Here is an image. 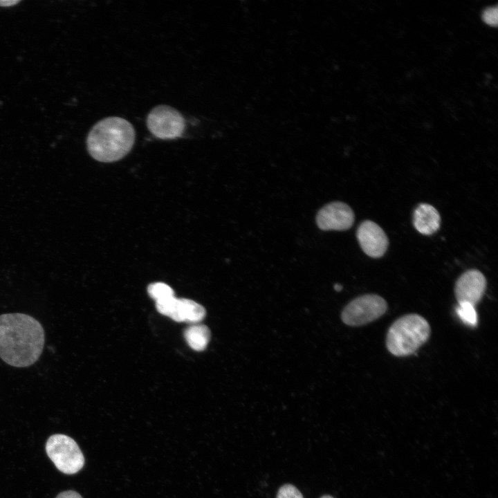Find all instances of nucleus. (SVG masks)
<instances>
[{"mask_svg":"<svg viewBox=\"0 0 498 498\" xmlns=\"http://www.w3.org/2000/svg\"><path fill=\"white\" fill-rule=\"evenodd\" d=\"M333 288L335 290L338 292L340 291L342 289V286L340 284H335Z\"/></svg>","mask_w":498,"mask_h":498,"instance_id":"nucleus-19","label":"nucleus"},{"mask_svg":"<svg viewBox=\"0 0 498 498\" xmlns=\"http://www.w3.org/2000/svg\"><path fill=\"white\" fill-rule=\"evenodd\" d=\"M387 310V303L384 298L367 294L350 302L343 309L341 318L349 326H362L378 319Z\"/></svg>","mask_w":498,"mask_h":498,"instance_id":"nucleus-5","label":"nucleus"},{"mask_svg":"<svg viewBox=\"0 0 498 498\" xmlns=\"http://www.w3.org/2000/svg\"><path fill=\"white\" fill-rule=\"evenodd\" d=\"M276 498H304L300 491L293 485L285 484L280 487Z\"/></svg>","mask_w":498,"mask_h":498,"instance_id":"nucleus-15","label":"nucleus"},{"mask_svg":"<svg viewBox=\"0 0 498 498\" xmlns=\"http://www.w3.org/2000/svg\"><path fill=\"white\" fill-rule=\"evenodd\" d=\"M486 279L479 270L471 269L464 272L454 286L458 303H468L476 306L486 291Z\"/></svg>","mask_w":498,"mask_h":498,"instance_id":"nucleus-8","label":"nucleus"},{"mask_svg":"<svg viewBox=\"0 0 498 498\" xmlns=\"http://www.w3.org/2000/svg\"><path fill=\"white\" fill-rule=\"evenodd\" d=\"M356 237L363 252L372 258H379L387 251L388 238L384 230L372 221L361 223Z\"/></svg>","mask_w":498,"mask_h":498,"instance_id":"nucleus-9","label":"nucleus"},{"mask_svg":"<svg viewBox=\"0 0 498 498\" xmlns=\"http://www.w3.org/2000/svg\"><path fill=\"white\" fill-rule=\"evenodd\" d=\"M135 137V130L129 121L120 117H108L98 121L90 130L86 147L96 160L111 163L131 151Z\"/></svg>","mask_w":498,"mask_h":498,"instance_id":"nucleus-2","label":"nucleus"},{"mask_svg":"<svg viewBox=\"0 0 498 498\" xmlns=\"http://www.w3.org/2000/svg\"><path fill=\"white\" fill-rule=\"evenodd\" d=\"M321 498H333V497L330 495H324Z\"/></svg>","mask_w":498,"mask_h":498,"instance_id":"nucleus-20","label":"nucleus"},{"mask_svg":"<svg viewBox=\"0 0 498 498\" xmlns=\"http://www.w3.org/2000/svg\"><path fill=\"white\" fill-rule=\"evenodd\" d=\"M414 226L421 234L430 235L436 232L441 223V216L432 205L421 203L414 212Z\"/></svg>","mask_w":498,"mask_h":498,"instance_id":"nucleus-10","label":"nucleus"},{"mask_svg":"<svg viewBox=\"0 0 498 498\" xmlns=\"http://www.w3.org/2000/svg\"><path fill=\"white\" fill-rule=\"evenodd\" d=\"M55 498H82V497L74 490H66L58 494Z\"/></svg>","mask_w":498,"mask_h":498,"instance_id":"nucleus-17","label":"nucleus"},{"mask_svg":"<svg viewBox=\"0 0 498 498\" xmlns=\"http://www.w3.org/2000/svg\"><path fill=\"white\" fill-rule=\"evenodd\" d=\"M456 313L459 317L467 325L475 326L477 324V314L475 306L468 303H458Z\"/></svg>","mask_w":498,"mask_h":498,"instance_id":"nucleus-13","label":"nucleus"},{"mask_svg":"<svg viewBox=\"0 0 498 498\" xmlns=\"http://www.w3.org/2000/svg\"><path fill=\"white\" fill-rule=\"evenodd\" d=\"M149 131L160 139H174L181 137L185 128L182 114L168 105H158L151 110L147 117Z\"/></svg>","mask_w":498,"mask_h":498,"instance_id":"nucleus-6","label":"nucleus"},{"mask_svg":"<svg viewBox=\"0 0 498 498\" xmlns=\"http://www.w3.org/2000/svg\"><path fill=\"white\" fill-rule=\"evenodd\" d=\"M46 452L55 467L64 474H75L84 466V457L80 448L66 435L50 436L46 443Z\"/></svg>","mask_w":498,"mask_h":498,"instance_id":"nucleus-4","label":"nucleus"},{"mask_svg":"<svg viewBox=\"0 0 498 498\" xmlns=\"http://www.w3.org/2000/svg\"><path fill=\"white\" fill-rule=\"evenodd\" d=\"M483 20L488 24L496 26L498 21L497 6H490L486 8L482 14Z\"/></svg>","mask_w":498,"mask_h":498,"instance_id":"nucleus-16","label":"nucleus"},{"mask_svg":"<svg viewBox=\"0 0 498 498\" xmlns=\"http://www.w3.org/2000/svg\"><path fill=\"white\" fill-rule=\"evenodd\" d=\"M45 342L44 329L33 317L19 313L0 315V358L15 367L33 365Z\"/></svg>","mask_w":498,"mask_h":498,"instance_id":"nucleus-1","label":"nucleus"},{"mask_svg":"<svg viewBox=\"0 0 498 498\" xmlns=\"http://www.w3.org/2000/svg\"><path fill=\"white\" fill-rule=\"evenodd\" d=\"M205 316V310L199 303L185 298H176L168 317L176 322L197 323Z\"/></svg>","mask_w":498,"mask_h":498,"instance_id":"nucleus-11","label":"nucleus"},{"mask_svg":"<svg viewBox=\"0 0 498 498\" xmlns=\"http://www.w3.org/2000/svg\"><path fill=\"white\" fill-rule=\"evenodd\" d=\"M430 333V326L423 316L407 314L397 319L389 328L386 347L395 356H408L428 340Z\"/></svg>","mask_w":498,"mask_h":498,"instance_id":"nucleus-3","label":"nucleus"},{"mask_svg":"<svg viewBox=\"0 0 498 498\" xmlns=\"http://www.w3.org/2000/svg\"><path fill=\"white\" fill-rule=\"evenodd\" d=\"M20 1H15V0H7V1H0V6H12L17 3H18Z\"/></svg>","mask_w":498,"mask_h":498,"instance_id":"nucleus-18","label":"nucleus"},{"mask_svg":"<svg viewBox=\"0 0 498 498\" xmlns=\"http://www.w3.org/2000/svg\"><path fill=\"white\" fill-rule=\"evenodd\" d=\"M316 221L322 230H346L353 224L354 213L347 204L335 201L318 212Z\"/></svg>","mask_w":498,"mask_h":498,"instance_id":"nucleus-7","label":"nucleus"},{"mask_svg":"<svg viewBox=\"0 0 498 498\" xmlns=\"http://www.w3.org/2000/svg\"><path fill=\"white\" fill-rule=\"evenodd\" d=\"M184 337L192 349L201 351L206 348L210 341V332L205 325L196 324L185 329Z\"/></svg>","mask_w":498,"mask_h":498,"instance_id":"nucleus-12","label":"nucleus"},{"mask_svg":"<svg viewBox=\"0 0 498 498\" xmlns=\"http://www.w3.org/2000/svg\"><path fill=\"white\" fill-rule=\"evenodd\" d=\"M149 295L156 302L174 296L172 287L163 282H155L147 288Z\"/></svg>","mask_w":498,"mask_h":498,"instance_id":"nucleus-14","label":"nucleus"}]
</instances>
